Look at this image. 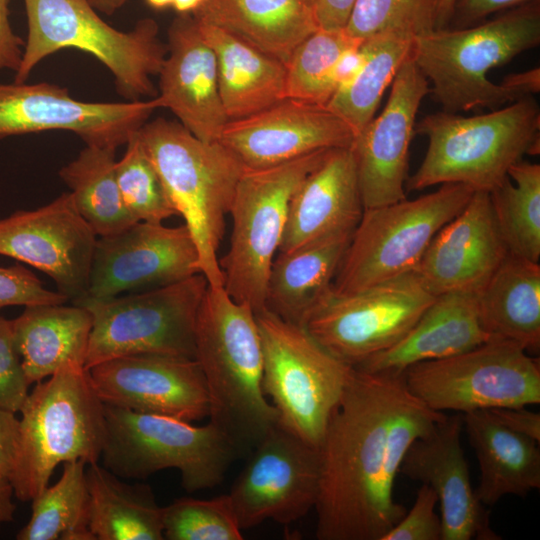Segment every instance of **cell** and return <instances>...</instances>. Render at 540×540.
<instances>
[{
  "mask_svg": "<svg viewBox=\"0 0 540 540\" xmlns=\"http://www.w3.org/2000/svg\"><path fill=\"white\" fill-rule=\"evenodd\" d=\"M20 420L15 413L0 408V476L12 479L18 461Z\"/></svg>",
  "mask_w": 540,
  "mask_h": 540,
  "instance_id": "cell-46",
  "label": "cell"
},
{
  "mask_svg": "<svg viewBox=\"0 0 540 540\" xmlns=\"http://www.w3.org/2000/svg\"><path fill=\"white\" fill-rule=\"evenodd\" d=\"M330 149L318 150L273 167L245 169L229 214V249L220 258L223 287L255 312L264 308L270 267L284 233L291 198Z\"/></svg>",
  "mask_w": 540,
  "mask_h": 540,
  "instance_id": "cell-11",
  "label": "cell"
},
{
  "mask_svg": "<svg viewBox=\"0 0 540 540\" xmlns=\"http://www.w3.org/2000/svg\"><path fill=\"white\" fill-rule=\"evenodd\" d=\"M11 0H0V70L16 72L21 64L25 42L13 31L9 19Z\"/></svg>",
  "mask_w": 540,
  "mask_h": 540,
  "instance_id": "cell-47",
  "label": "cell"
},
{
  "mask_svg": "<svg viewBox=\"0 0 540 540\" xmlns=\"http://www.w3.org/2000/svg\"><path fill=\"white\" fill-rule=\"evenodd\" d=\"M408 391L435 411L467 413L540 402V366L519 344L491 337L466 352L404 370Z\"/></svg>",
  "mask_w": 540,
  "mask_h": 540,
  "instance_id": "cell-13",
  "label": "cell"
},
{
  "mask_svg": "<svg viewBox=\"0 0 540 540\" xmlns=\"http://www.w3.org/2000/svg\"><path fill=\"white\" fill-rule=\"evenodd\" d=\"M489 195L508 252L539 263L540 165L523 159L516 162Z\"/></svg>",
  "mask_w": 540,
  "mask_h": 540,
  "instance_id": "cell-36",
  "label": "cell"
},
{
  "mask_svg": "<svg viewBox=\"0 0 540 540\" xmlns=\"http://www.w3.org/2000/svg\"><path fill=\"white\" fill-rule=\"evenodd\" d=\"M488 410L508 429L539 442V413L527 410L525 407H500Z\"/></svg>",
  "mask_w": 540,
  "mask_h": 540,
  "instance_id": "cell-48",
  "label": "cell"
},
{
  "mask_svg": "<svg viewBox=\"0 0 540 540\" xmlns=\"http://www.w3.org/2000/svg\"><path fill=\"white\" fill-rule=\"evenodd\" d=\"M307 1L313 6V5H314V2H315L316 0H307Z\"/></svg>",
  "mask_w": 540,
  "mask_h": 540,
  "instance_id": "cell-57",
  "label": "cell"
},
{
  "mask_svg": "<svg viewBox=\"0 0 540 540\" xmlns=\"http://www.w3.org/2000/svg\"><path fill=\"white\" fill-rule=\"evenodd\" d=\"M20 412L19 455L10 480L19 500L42 492L59 464L99 462L106 432L104 403L82 364L67 363L36 383Z\"/></svg>",
  "mask_w": 540,
  "mask_h": 540,
  "instance_id": "cell-6",
  "label": "cell"
},
{
  "mask_svg": "<svg viewBox=\"0 0 540 540\" xmlns=\"http://www.w3.org/2000/svg\"><path fill=\"white\" fill-rule=\"evenodd\" d=\"M320 478V449L278 422L248 455L228 493L240 529L299 520L315 507Z\"/></svg>",
  "mask_w": 540,
  "mask_h": 540,
  "instance_id": "cell-15",
  "label": "cell"
},
{
  "mask_svg": "<svg viewBox=\"0 0 540 540\" xmlns=\"http://www.w3.org/2000/svg\"><path fill=\"white\" fill-rule=\"evenodd\" d=\"M476 297L480 324L490 337L539 353V263L508 253Z\"/></svg>",
  "mask_w": 540,
  "mask_h": 540,
  "instance_id": "cell-32",
  "label": "cell"
},
{
  "mask_svg": "<svg viewBox=\"0 0 540 540\" xmlns=\"http://www.w3.org/2000/svg\"><path fill=\"white\" fill-rule=\"evenodd\" d=\"M95 10H99L105 14H112L117 9L122 7L127 0H88Z\"/></svg>",
  "mask_w": 540,
  "mask_h": 540,
  "instance_id": "cell-54",
  "label": "cell"
},
{
  "mask_svg": "<svg viewBox=\"0 0 540 540\" xmlns=\"http://www.w3.org/2000/svg\"><path fill=\"white\" fill-rule=\"evenodd\" d=\"M508 253L489 192L474 191L466 206L434 236L415 272L435 296L477 294Z\"/></svg>",
  "mask_w": 540,
  "mask_h": 540,
  "instance_id": "cell-22",
  "label": "cell"
},
{
  "mask_svg": "<svg viewBox=\"0 0 540 540\" xmlns=\"http://www.w3.org/2000/svg\"><path fill=\"white\" fill-rule=\"evenodd\" d=\"M195 360L204 375L209 418L248 456L278 422L262 389L263 355L255 311L224 287L208 285L195 323Z\"/></svg>",
  "mask_w": 540,
  "mask_h": 540,
  "instance_id": "cell-2",
  "label": "cell"
},
{
  "mask_svg": "<svg viewBox=\"0 0 540 540\" xmlns=\"http://www.w3.org/2000/svg\"><path fill=\"white\" fill-rule=\"evenodd\" d=\"M490 338L479 321L476 294L443 293L399 342L354 368L367 373L402 374L413 364L466 352Z\"/></svg>",
  "mask_w": 540,
  "mask_h": 540,
  "instance_id": "cell-26",
  "label": "cell"
},
{
  "mask_svg": "<svg viewBox=\"0 0 540 540\" xmlns=\"http://www.w3.org/2000/svg\"><path fill=\"white\" fill-rule=\"evenodd\" d=\"M164 539L241 540L243 539L228 494L203 500L175 499L162 507Z\"/></svg>",
  "mask_w": 540,
  "mask_h": 540,
  "instance_id": "cell-40",
  "label": "cell"
},
{
  "mask_svg": "<svg viewBox=\"0 0 540 540\" xmlns=\"http://www.w3.org/2000/svg\"><path fill=\"white\" fill-rule=\"evenodd\" d=\"M361 42L348 47L339 56L333 74L336 91L348 87L362 70L366 55Z\"/></svg>",
  "mask_w": 540,
  "mask_h": 540,
  "instance_id": "cell-50",
  "label": "cell"
},
{
  "mask_svg": "<svg viewBox=\"0 0 540 540\" xmlns=\"http://www.w3.org/2000/svg\"><path fill=\"white\" fill-rule=\"evenodd\" d=\"M360 41L345 28H318L307 36L286 63L285 97L327 106L336 91L333 74L339 56Z\"/></svg>",
  "mask_w": 540,
  "mask_h": 540,
  "instance_id": "cell-38",
  "label": "cell"
},
{
  "mask_svg": "<svg viewBox=\"0 0 540 540\" xmlns=\"http://www.w3.org/2000/svg\"><path fill=\"white\" fill-rule=\"evenodd\" d=\"M24 5L28 33L16 82H26L49 55L74 48L100 61L127 101L156 95L151 77L159 73L167 54L156 21L139 20L124 32L103 21L88 0H24Z\"/></svg>",
  "mask_w": 540,
  "mask_h": 540,
  "instance_id": "cell-7",
  "label": "cell"
},
{
  "mask_svg": "<svg viewBox=\"0 0 540 540\" xmlns=\"http://www.w3.org/2000/svg\"><path fill=\"white\" fill-rule=\"evenodd\" d=\"M196 22L215 53L219 93L229 121L248 117L285 98L284 62L221 28Z\"/></svg>",
  "mask_w": 540,
  "mask_h": 540,
  "instance_id": "cell-28",
  "label": "cell"
},
{
  "mask_svg": "<svg viewBox=\"0 0 540 540\" xmlns=\"http://www.w3.org/2000/svg\"><path fill=\"white\" fill-rule=\"evenodd\" d=\"M88 529L94 540H162L160 507L150 486L129 484L99 462L85 469Z\"/></svg>",
  "mask_w": 540,
  "mask_h": 540,
  "instance_id": "cell-33",
  "label": "cell"
},
{
  "mask_svg": "<svg viewBox=\"0 0 540 540\" xmlns=\"http://www.w3.org/2000/svg\"><path fill=\"white\" fill-rule=\"evenodd\" d=\"M539 129L540 109L533 96L475 116L428 114L415 124V133L428 139L427 151L405 187L415 191L460 183L490 192L525 154H539Z\"/></svg>",
  "mask_w": 540,
  "mask_h": 540,
  "instance_id": "cell-5",
  "label": "cell"
},
{
  "mask_svg": "<svg viewBox=\"0 0 540 540\" xmlns=\"http://www.w3.org/2000/svg\"><path fill=\"white\" fill-rule=\"evenodd\" d=\"M197 263V249L185 224L138 221L97 239L87 296L109 298L173 284L199 273Z\"/></svg>",
  "mask_w": 540,
  "mask_h": 540,
  "instance_id": "cell-18",
  "label": "cell"
},
{
  "mask_svg": "<svg viewBox=\"0 0 540 540\" xmlns=\"http://www.w3.org/2000/svg\"><path fill=\"white\" fill-rule=\"evenodd\" d=\"M356 0H316L313 5L318 28H345Z\"/></svg>",
  "mask_w": 540,
  "mask_h": 540,
  "instance_id": "cell-49",
  "label": "cell"
},
{
  "mask_svg": "<svg viewBox=\"0 0 540 540\" xmlns=\"http://www.w3.org/2000/svg\"><path fill=\"white\" fill-rule=\"evenodd\" d=\"M436 29V0H356L345 26L355 39L396 32L412 37Z\"/></svg>",
  "mask_w": 540,
  "mask_h": 540,
  "instance_id": "cell-41",
  "label": "cell"
},
{
  "mask_svg": "<svg viewBox=\"0 0 540 540\" xmlns=\"http://www.w3.org/2000/svg\"><path fill=\"white\" fill-rule=\"evenodd\" d=\"M86 463H63L59 480L32 501L29 522L18 532V540H94L88 529Z\"/></svg>",
  "mask_w": 540,
  "mask_h": 540,
  "instance_id": "cell-37",
  "label": "cell"
},
{
  "mask_svg": "<svg viewBox=\"0 0 540 540\" xmlns=\"http://www.w3.org/2000/svg\"><path fill=\"white\" fill-rule=\"evenodd\" d=\"M391 84L384 109L356 134L351 146L364 209L406 198L410 142L419 106L429 92L428 80L411 55Z\"/></svg>",
  "mask_w": 540,
  "mask_h": 540,
  "instance_id": "cell-19",
  "label": "cell"
},
{
  "mask_svg": "<svg viewBox=\"0 0 540 540\" xmlns=\"http://www.w3.org/2000/svg\"><path fill=\"white\" fill-rule=\"evenodd\" d=\"M146 2L155 9H163L172 6L174 0H146Z\"/></svg>",
  "mask_w": 540,
  "mask_h": 540,
  "instance_id": "cell-56",
  "label": "cell"
},
{
  "mask_svg": "<svg viewBox=\"0 0 540 540\" xmlns=\"http://www.w3.org/2000/svg\"><path fill=\"white\" fill-rule=\"evenodd\" d=\"M69 298L46 289L27 268L16 264L0 267V309L12 305L64 304Z\"/></svg>",
  "mask_w": 540,
  "mask_h": 540,
  "instance_id": "cell-44",
  "label": "cell"
},
{
  "mask_svg": "<svg viewBox=\"0 0 540 540\" xmlns=\"http://www.w3.org/2000/svg\"><path fill=\"white\" fill-rule=\"evenodd\" d=\"M87 370L104 404L188 422L209 415L204 375L193 358L137 354L110 359Z\"/></svg>",
  "mask_w": 540,
  "mask_h": 540,
  "instance_id": "cell-20",
  "label": "cell"
},
{
  "mask_svg": "<svg viewBox=\"0 0 540 540\" xmlns=\"http://www.w3.org/2000/svg\"><path fill=\"white\" fill-rule=\"evenodd\" d=\"M102 465L125 479H145L168 468L180 472L188 493L210 489L224 479L239 454L217 426L104 404Z\"/></svg>",
  "mask_w": 540,
  "mask_h": 540,
  "instance_id": "cell-8",
  "label": "cell"
},
{
  "mask_svg": "<svg viewBox=\"0 0 540 540\" xmlns=\"http://www.w3.org/2000/svg\"><path fill=\"white\" fill-rule=\"evenodd\" d=\"M533 0H457L451 22L454 28H465L483 22L489 15L515 8Z\"/></svg>",
  "mask_w": 540,
  "mask_h": 540,
  "instance_id": "cell-45",
  "label": "cell"
},
{
  "mask_svg": "<svg viewBox=\"0 0 540 540\" xmlns=\"http://www.w3.org/2000/svg\"><path fill=\"white\" fill-rule=\"evenodd\" d=\"M197 273L143 293L73 302L92 317L84 367L137 354L195 359V323L208 287Z\"/></svg>",
  "mask_w": 540,
  "mask_h": 540,
  "instance_id": "cell-12",
  "label": "cell"
},
{
  "mask_svg": "<svg viewBox=\"0 0 540 540\" xmlns=\"http://www.w3.org/2000/svg\"><path fill=\"white\" fill-rule=\"evenodd\" d=\"M363 211L352 148L330 149L293 194L278 252L353 233Z\"/></svg>",
  "mask_w": 540,
  "mask_h": 540,
  "instance_id": "cell-25",
  "label": "cell"
},
{
  "mask_svg": "<svg viewBox=\"0 0 540 540\" xmlns=\"http://www.w3.org/2000/svg\"><path fill=\"white\" fill-rule=\"evenodd\" d=\"M462 430V414L446 415L433 431L409 447L399 472L436 493L441 506V540H499L471 485L460 441Z\"/></svg>",
  "mask_w": 540,
  "mask_h": 540,
  "instance_id": "cell-23",
  "label": "cell"
},
{
  "mask_svg": "<svg viewBox=\"0 0 540 540\" xmlns=\"http://www.w3.org/2000/svg\"><path fill=\"white\" fill-rule=\"evenodd\" d=\"M437 503L434 490L421 484L411 509L381 540H441V518L435 512Z\"/></svg>",
  "mask_w": 540,
  "mask_h": 540,
  "instance_id": "cell-43",
  "label": "cell"
},
{
  "mask_svg": "<svg viewBox=\"0 0 540 540\" xmlns=\"http://www.w3.org/2000/svg\"><path fill=\"white\" fill-rule=\"evenodd\" d=\"M255 318L263 355V392L270 396L283 427L320 448L353 367L328 352L304 326L266 308L255 312Z\"/></svg>",
  "mask_w": 540,
  "mask_h": 540,
  "instance_id": "cell-9",
  "label": "cell"
},
{
  "mask_svg": "<svg viewBox=\"0 0 540 540\" xmlns=\"http://www.w3.org/2000/svg\"><path fill=\"white\" fill-rule=\"evenodd\" d=\"M457 0H436V29L449 27Z\"/></svg>",
  "mask_w": 540,
  "mask_h": 540,
  "instance_id": "cell-53",
  "label": "cell"
},
{
  "mask_svg": "<svg viewBox=\"0 0 540 540\" xmlns=\"http://www.w3.org/2000/svg\"><path fill=\"white\" fill-rule=\"evenodd\" d=\"M13 496L15 494L10 480L0 476V525L14 519L16 507L12 501Z\"/></svg>",
  "mask_w": 540,
  "mask_h": 540,
  "instance_id": "cell-52",
  "label": "cell"
},
{
  "mask_svg": "<svg viewBox=\"0 0 540 540\" xmlns=\"http://www.w3.org/2000/svg\"><path fill=\"white\" fill-rule=\"evenodd\" d=\"M435 297L415 271L353 293L330 287L303 326L328 352L355 367L399 342Z\"/></svg>",
  "mask_w": 540,
  "mask_h": 540,
  "instance_id": "cell-14",
  "label": "cell"
},
{
  "mask_svg": "<svg viewBox=\"0 0 540 540\" xmlns=\"http://www.w3.org/2000/svg\"><path fill=\"white\" fill-rule=\"evenodd\" d=\"M414 37L396 32L380 33L361 42L365 64L356 79L334 93L327 107L342 117L355 136L375 116L382 95L411 55Z\"/></svg>",
  "mask_w": 540,
  "mask_h": 540,
  "instance_id": "cell-35",
  "label": "cell"
},
{
  "mask_svg": "<svg viewBox=\"0 0 540 540\" xmlns=\"http://www.w3.org/2000/svg\"><path fill=\"white\" fill-rule=\"evenodd\" d=\"M29 386L14 343L12 321L0 315V408L20 412Z\"/></svg>",
  "mask_w": 540,
  "mask_h": 540,
  "instance_id": "cell-42",
  "label": "cell"
},
{
  "mask_svg": "<svg viewBox=\"0 0 540 540\" xmlns=\"http://www.w3.org/2000/svg\"><path fill=\"white\" fill-rule=\"evenodd\" d=\"M115 151L86 145L59 171L77 211L100 237L117 234L138 222L127 210L119 191Z\"/></svg>",
  "mask_w": 540,
  "mask_h": 540,
  "instance_id": "cell-34",
  "label": "cell"
},
{
  "mask_svg": "<svg viewBox=\"0 0 540 540\" xmlns=\"http://www.w3.org/2000/svg\"><path fill=\"white\" fill-rule=\"evenodd\" d=\"M462 421L478 460L475 494L481 504L540 488L539 442L508 429L488 409L464 413Z\"/></svg>",
  "mask_w": 540,
  "mask_h": 540,
  "instance_id": "cell-27",
  "label": "cell"
},
{
  "mask_svg": "<svg viewBox=\"0 0 540 540\" xmlns=\"http://www.w3.org/2000/svg\"><path fill=\"white\" fill-rule=\"evenodd\" d=\"M160 108L156 97L88 102L47 82H0V138L51 130L69 131L86 145L117 149Z\"/></svg>",
  "mask_w": 540,
  "mask_h": 540,
  "instance_id": "cell-16",
  "label": "cell"
},
{
  "mask_svg": "<svg viewBox=\"0 0 540 540\" xmlns=\"http://www.w3.org/2000/svg\"><path fill=\"white\" fill-rule=\"evenodd\" d=\"M191 15L285 64L297 45L318 29L307 0H204Z\"/></svg>",
  "mask_w": 540,
  "mask_h": 540,
  "instance_id": "cell-29",
  "label": "cell"
},
{
  "mask_svg": "<svg viewBox=\"0 0 540 540\" xmlns=\"http://www.w3.org/2000/svg\"><path fill=\"white\" fill-rule=\"evenodd\" d=\"M500 84L520 98L533 96L540 91V68L534 67L523 72L508 74Z\"/></svg>",
  "mask_w": 540,
  "mask_h": 540,
  "instance_id": "cell-51",
  "label": "cell"
},
{
  "mask_svg": "<svg viewBox=\"0 0 540 540\" xmlns=\"http://www.w3.org/2000/svg\"><path fill=\"white\" fill-rule=\"evenodd\" d=\"M355 132L327 106L283 98L248 117L228 121L219 141L245 169L273 167L324 149L351 147Z\"/></svg>",
  "mask_w": 540,
  "mask_h": 540,
  "instance_id": "cell-21",
  "label": "cell"
},
{
  "mask_svg": "<svg viewBox=\"0 0 540 540\" xmlns=\"http://www.w3.org/2000/svg\"><path fill=\"white\" fill-rule=\"evenodd\" d=\"M403 374L353 367L320 446L319 540H381L406 509L385 476L387 427Z\"/></svg>",
  "mask_w": 540,
  "mask_h": 540,
  "instance_id": "cell-1",
  "label": "cell"
},
{
  "mask_svg": "<svg viewBox=\"0 0 540 540\" xmlns=\"http://www.w3.org/2000/svg\"><path fill=\"white\" fill-rule=\"evenodd\" d=\"M138 136L169 201L191 233L199 273L210 286L223 287L217 253L245 167L220 141L205 142L177 121L145 122Z\"/></svg>",
  "mask_w": 540,
  "mask_h": 540,
  "instance_id": "cell-3",
  "label": "cell"
},
{
  "mask_svg": "<svg viewBox=\"0 0 540 540\" xmlns=\"http://www.w3.org/2000/svg\"><path fill=\"white\" fill-rule=\"evenodd\" d=\"M158 75L159 107L170 110L197 138L219 141L229 119L219 93L216 56L191 14H180L171 23Z\"/></svg>",
  "mask_w": 540,
  "mask_h": 540,
  "instance_id": "cell-24",
  "label": "cell"
},
{
  "mask_svg": "<svg viewBox=\"0 0 540 540\" xmlns=\"http://www.w3.org/2000/svg\"><path fill=\"white\" fill-rule=\"evenodd\" d=\"M125 145V153L116 161L115 174L127 210L137 221L150 223H162L177 215L138 136V130Z\"/></svg>",
  "mask_w": 540,
  "mask_h": 540,
  "instance_id": "cell-39",
  "label": "cell"
},
{
  "mask_svg": "<svg viewBox=\"0 0 540 540\" xmlns=\"http://www.w3.org/2000/svg\"><path fill=\"white\" fill-rule=\"evenodd\" d=\"M12 321L17 352L28 383H39L67 363L84 366L92 317L83 306H25Z\"/></svg>",
  "mask_w": 540,
  "mask_h": 540,
  "instance_id": "cell-30",
  "label": "cell"
},
{
  "mask_svg": "<svg viewBox=\"0 0 540 540\" xmlns=\"http://www.w3.org/2000/svg\"><path fill=\"white\" fill-rule=\"evenodd\" d=\"M96 234L70 192L35 210L0 219V255L47 274L72 302L87 296Z\"/></svg>",
  "mask_w": 540,
  "mask_h": 540,
  "instance_id": "cell-17",
  "label": "cell"
},
{
  "mask_svg": "<svg viewBox=\"0 0 540 540\" xmlns=\"http://www.w3.org/2000/svg\"><path fill=\"white\" fill-rule=\"evenodd\" d=\"M473 193L467 185L445 183L415 199L364 209L332 290L353 293L414 272L434 236Z\"/></svg>",
  "mask_w": 540,
  "mask_h": 540,
  "instance_id": "cell-10",
  "label": "cell"
},
{
  "mask_svg": "<svg viewBox=\"0 0 540 540\" xmlns=\"http://www.w3.org/2000/svg\"><path fill=\"white\" fill-rule=\"evenodd\" d=\"M353 233H341L277 252L266 285L264 308L303 326L331 287Z\"/></svg>",
  "mask_w": 540,
  "mask_h": 540,
  "instance_id": "cell-31",
  "label": "cell"
},
{
  "mask_svg": "<svg viewBox=\"0 0 540 540\" xmlns=\"http://www.w3.org/2000/svg\"><path fill=\"white\" fill-rule=\"evenodd\" d=\"M539 43L540 1L533 0L474 26L414 37L411 57L442 111L494 110L520 97L490 81L488 72Z\"/></svg>",
  "mask_w": 540,
  "mask_h": 540,
  "instance_id": "cell-4",
  "label": "cell"
},
{
  "mask_svg": "<svg viewBox=\"0 0 540 540\" xmlns=\"http://www.w3.org/2000/svg\"><path fill=\"white\" fill-rule=\"evenodd\" d=\"M204 0H174L173 7L180 14H192Z\"/></svg>",
  "mask_w": 540,
  "mask_h": 540,
  "instance_id": "cell-55",
  "label": "cell"
}]
</instances>
